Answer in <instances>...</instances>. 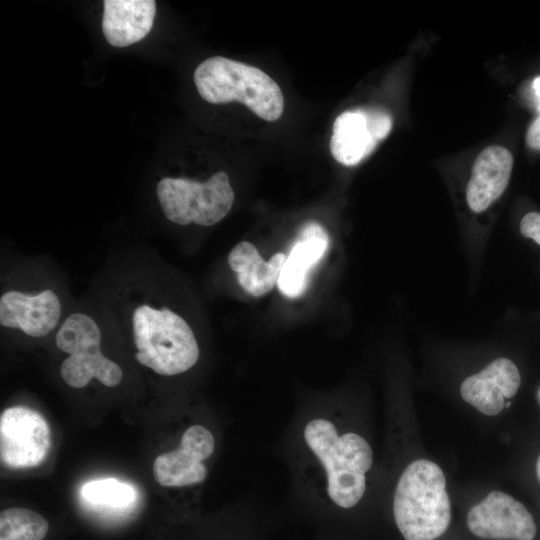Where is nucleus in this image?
Segmentation results:
<instances>
[{
	"label": "nucleus",
	"mask_w": 540,
	"mask_h": 540,
	"mask_svg": "<svg viewBox=\"0 0 540 540\" xmlns=\"http://www.w3.org/2000/svg\"><path fill=\"white\" fill-rule=\"evenodd\" d=\"M329 245L325 228L317 222H307L281 269L277 286L288 298L300 297L307 288L310 270L321 260Z\"/></svg>",
	"instance_id": "ddd939ff"
},
{
	"label": "nucleus",
	"mask_w": 540,
	"mask_h": 540,
	"mask_svg": "<svg viewBox=\"0 0 540 540\" xmlns=\"http://www.w3.org/2000/svg\"><path fill=\"white\" fill-rule=\"evenodd\" d=\"M393 514L405 540H435L446 532L451 504L437 464L419 459L405 468L396 485Z\"/></svg>",
	"instance_id": "f03ea898"
},
{
	"label": "nucleus",
	"mask_w": 540,
	"mask_h": 540,
	"mask_svg": "<svg viewBox=\"0 0 540 540\" xmlns=\"http://www.w3.org/2000/svg\"><path fill=\"white\" fill-rule=\"evenodd\" d=\"M51 448V432L46 420L36 411L9 407L0 416V458L9 468L40 465Z\"/></svg>",
	"instance_id": "0eeeda50"
},
{
	"label": "nucleus",
	"mask_w": 540,
	"mask_h": 540,
	"mask_svg": "<svg viewBox=\"0 0 540 540\" xmlns=\"http://www.w3.org/2000/svg\"><path fill=\"white\" fill-rule=\"evenodd\" d=\"M57 347L69 354L60 366V375L72 388L86 386L92 378L114 387L121 382L122 370L100 349L101 332L95 320L83 313L69 315L55 338Z\"/></svg>",
	"instance_id": "423d86ee"
},
{
	"label": "nucleus",
	"mask_w": 540,
	"mask_h": 540,
	"mask_svg": "<svg viewBox=\"0 0 540 540\" xmlns=\"http://www.w3.org/2000/svg\"><path fill=\"white\" fill-rule=\"evenodd\" d=\"M513 156L502 146H489L476 157L466 189L470 209L489 208L505 191L511 176Z\"/></svg>",
	"instance_id": "4468645a"
},
{
	"label": "nucleus",
	"mask_w": 540,
	"mask_h": 540,
	"mask_svg": "<svg viewBox=\"0 0 540 540\" xmlns=\"http://www.w3.org/2000/svg\"><path fill=\"white\" fill-rule=\"evenodd\" d=\"M61 315L58 296L50 289L37 295L8 291L0 298V323L18 328L32 337H43L57 325Z\"/></svg>",
	"instance_id": "f8f14e48"
},
{
	"label": "nucleus",
	"mask_w": 540,
	"mask_h": 540,
	"mask_svg": "<svg viewBox=\"0 0 540 540\" xmlns=\"http://www.w3.org/2000/svg\"><path fill=\"white\" fill-rule=\"evenodd\" d=\"M538 398H539V401H540V389L538 391Z\"/></svg>",
	"instance_id": "b1692460"
},
{
	"label": "nucleus",
	"mask_w": 540,
	"mask_h": 540,
	"mask_svg": "<svg viewBox=\"0 0 540 540\" xmlns=\"http://www.w3.org/2000/svg\"><path fill=\"white\" fill-rule=\"evenodd\" d=\"M467 526L474 535L485 539L533 540L537 532L527 508L501 491L489 493L470 509Z\"/></svg>",
	"instance_id": "9d476101"
},
{
	"label": "nucleus",
	"mask_w": 540,
	"mask_h": 540,
	"mask_svg": "<svg viewBox=\"0 0 540 540\" xmlns=\"http://www.w3.org/2000/svg\"><path fill=\"white\" fill-rule=\"evenodd\" d=\"M520 373L507 358H498L461 384L462 399L485 415H497L519 389Z\"/></svg>",
	"instance_id": "9b49d317"
},
{
	"label": "nucleus",
	"mask_w": 540,
	"mask_h": 540,
	"mask_svg": "<svg viewBox=\"0 0 540 540\" xmlns=\"http://www.w3.org/2000/svg\"><path fill=\"white\" fill-rule=\"evenodd\" d=\"M133 488L113 478L88 482L83 486L82 496L94 504L123 507L134 499Z\"/></svg>",
	"instance_id": "a211bd4d"
},
{
	"label": "nucleus",
	"mask_w": 540,
	"mask_h": 540,
	"mask_svg": "<svg viewBox=\"0 0 540 540\" xmlns=\"http://www.w3.org/2000/svg\"><path fill=\"white\" fill-rule=\"evenodd\" d=\"M509 406H510V402L507 401V402L505 403V407L508 408Z\"/></svg>",
	"instance_id": "5701e85b"
},
{
	"label": "nucleus",
	"mask_w": 540,
	"mask_h": 540,
	"mask_svg": "<svg viewBox=\"0 0 540 540\" xmlns=\"http://www.w3.org/2000/svg\"><path fill=\"white\" fill-rule=\"evenodd\" d=\"M137 361L164 376L191 369L198 361L199 347L189 324L175 312L141 305L132 315Z\"/></svg>",
	"instance_id": "20e7f679"
},
{
	"label": "nucleus",
	"mask_w": 540,
	"mask_h": 540,
	"mask_svg": "<svg viewBox=\"0 0 540 540\" xmlns=\"http://www.w3.org/2000/svg\"><path fill=\"white\" fill-rule=\"evenodd\" d=\"M536 473H537L538 479L540 481V456L538 457L537 463H536Z\"/></svg>",
	"instance_id": "4be33fe9"
},
{
	"label": "nucleus",
	"mask_w": 540,
	"mask_h": 540,
	"mask_svg": "<svg viewBox=\"0 0 540 540\" xmlns=\"http://www.w3.org/2000/svg\"><path fill=\"white\" fill-rule=\"evenodd\" d=\"M526 143L531 149L540 150V114L527 130Z\"/></svg>",
	"instance_id": "aec40b11"
},
{
	"label": "nucleus",
	"mask_w": 540,
	"mask_h": 540,
	"mask_svg": "<svg viewBox=\"0 0 540 540\" xmlns=\"http://www.w3.org/2000/svg\"><path fill=\"white\" fill-rule=\"evenodd\" d=\"M391 128L392 118L384 110L359 108L344 111L333 123L329 145L331 155L343 165H356L373 152Z\"/></svg>",
	"instance_id": "6e6552de"
},
{
	"label": "nucleus",
	"mask_w": 540,
	"mask_h": 540,
	"mask_svg": "<svg viewBox=\"0 0 540 540\" xmlns=\"http://www.w3.org/2000/svg\"><path fill=\"white\" fill-rule=\"evenodd\" d=\"M215 450V438L203 425L194 424L182 434L179 445L154 461L153 475L164 487H189L202 483L208 473L206 461Z\"/></svg>",
	"instance_id": "1a4fd4ad"
},
{
	"label": "nucleus",
	"mask_w": 540,
	"mask_h": 540,
	"mask_svg": "<svg viewBox=\"0 0 540 540\" xmlns=\"http://www.w3.org/2000/svg\"><path fill=\"white\" fill-rule=\"evenodd\" d=\"M306 449L323 477V491L336 506L349 509L366 491V474L373 464V451L358 433L341 431L327 416L309 419L302 431Z\"/></svg>",
	"instance_id": "f257e3e1"
},
{
	"label": "nucleus",
	"mask_w": 540,
	"mask_h": 540,
	"mask_svg": "<svg viewBox=\"0 0 540 540\" xmlns=\"http://www.w3.org/2000/svg\"><path fill=\"white\" fill-rule=\"evenodd\" d=\"M520 231L524 237L540 245V213H527L520 222Z\"/></svg>",
	"instance_id": "6ab92c4d"
},
{
	"label": "nucleus",
	"mask_w": 540,
	"mask_h": 540,
	"mask_svg": "<svg viewBox=\"0 0 540 540\" xmlns=\"http://www.w3.org/2000/svg\"><path fill=\"white\" fill-rule=\"evenodd\" d=\"M286 258L284 253L278 252L264 261L252 243L242 241L229 252L228 263L244 291L261 297L277 284Z\"/></svg>",
	"instance_id": "dca6fc26"
},
{
	"label": "nucleus",
	"mask_w": 540,
	"mask_h": 540,
	"mask_svg": "<svg viewBox=\"0 0 540 540\" xmlns=\"http://www.w3.org/2000/svg\"><path fill=\"white\" fill-rule=\"evenodd\" d=\"M103 5L102 31L112 46L134 44L142 40L153 26L154 0H105Z\"/></svg>",
	"instance_id": "2eb2a0df"
},
{
	"label": "nucleus",
	"mask_w": 540,
	"mask_h": 540,
	"mask_svg": "<svg viewBox=\"0 0 540 540\" xmlns=\"http://www.w3.org/2000/svg\"><path fill=\"white\" fill-rule=\"evenodd\" d=\"M198 93L207 102H240L266 121L278 120L284 110V97L277 82L261 69L243 62L214 56L194 71Z\"/></svg>",
	"instance_id": "7ed1b4c3"
},
{
	"label": "nucleus",
	"mask_w": 540,
	"mask_h": 540,
	"mask_svg": "<svg viewBox=\"0 0 540 540\" xmlns=\"http://www.w3.org/2000/svg\"><path fill=\"white\" fill-rule=\"evenodd\" d=\"M48 529L47 520L31 509L14 507L0 513V540H43Z\"/></svg>",
	"instance_id": "f3484780"
},
{
	"label": "nucleus",
	"mask_w": 540,
	"mask_h": 540,
	"mask_svg": "<svg viewBox=\"0 0 540 540\" xmlns=\"http://www.w3.org/2000/svg\"><path fill=\"white\" fill-rule=\"evenodd\" d=\"M532 89L537 100V110L540 113V77L534 79Z\"/></svg>",
	"instance_id": "412c9836"
},
{
	"label": "nucleus",
	"mask_w": 540,
	"mask_h": 540,
	"mask_svg": "<svg viewBox=\"0 0 540 540\" xmlns=\"http://www.w3.org/2000/svg\"><path fill=\"white\" fill-rule=\"evenodd\" d=\"M156 191L166 218L179 225L212 226L229 213L235 199L224 171L205 182L166 177L159 181Z\"/></svg>",
	"instance_id": "39448f33"
}]
</instances>
